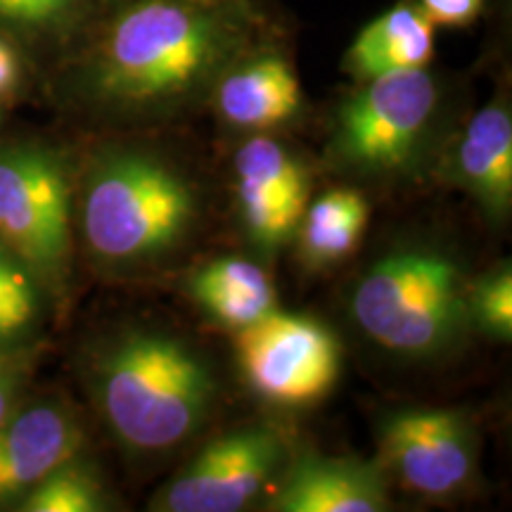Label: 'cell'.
Listing matches in <instances>:
<instances>
[{
  "instance_id": "obj_1",
  "label": "cell",
  "mask_w": 512,
  "mask_h": 512,
  "mask_svg": "<svg viewBox=\"0 0 512 512\" xmlns=\"http://www.w3.org/2000/svg\"><path fill=\"white\" fill-rule=\"evenodd\" d=\"M271 31L259 0H95L38 83L91 126H166L207 107L223 69Z\"/></svg>"
},
{
  "instance_id": "obj_2",
  "label": "cell",
  "mask_w": 512,
  "mask_h": 512,
  "mask_svg": "<svg viewBox=\"0 0 512 512\" xmlns=\"http://www.w3.org/2000/svg\"><path fill=\"white\" fill-rule=\"evenodd\" d=\"M197 223L195 183L155 150L100 147L76 166V245L102 275L133 278L162 268L188 245Z\"/></svg>"
},
{
  "instance_id": "obj_3",
  "label": "cell",
  "mask_w": 512,
  "mask_h": 512,
  "mask_svg": "<svg viewBox=\"0 0 512 512\" xmlns=\"http://www.w3.org/2000/svg\"><path fill=\"white\" fill-rule=\"evenodd\" d=\"M83 380L114 441L133 456L185 444L202 430L219 396L207 358L162 330H121L95 344Z\"/></svg>"
},
{
  "instance_id": "obj_4",
  "label": "cell",
  "mask_w": 512,
  "mask_h": 512,
  "mask_svg": "<svg viewBox=\"0 0 512 512\" xmlns=\"http://www.w3.org/2000/svg\"><path fill=\"white\" fill-rule=\"evenodd\" d=\"M470 275L446 249L411 245L387 252L358 278L349 311L387 354L427 361L463 342L470 325Z\"/></svg>"
},
{
  "instance_id": "obj_5",
  "label": "cell",
  "mask_w": 512,
  "mask_h": 512,
  "mask_svg": "<svg viewBox=\"0 0 512 512\" xmlns=\"http://www.w3.org/2000/svg\"><path fill=\"white\" fill-rule=\"evenodd\" d=\"M451 86L432 67L358 81L335 102L328 164L368 181L420 169L446 124Z\"/></svg>"
},
{
  "instance_id": "obj_6",
  "label": "cell",
  "mask_w": 512,
  "mask_h": 512,
  "mask_svg": "<svg viewBox=\"0 0 512 512\" xmlns=\"http://www.w3.org/2000/svg\"><path fill=\"white\" fill-rule=\"evenodd\" d=\"M76 162L46 140L0 145V245L22 259L62 309L74 273Z\"/></svg>"
},
{
  "instance_id": "obj_7",
  "label": "cell",
  "mask_w": 512,
  "mask_h": 512,
  "mask_svg": "<svg viewBox=\"0 0 512 512\" xmlns=\"http://www.w3.org/2000/svg\"><path fill=\"white\" fill-rule=\"evenodd\" d=\"M235 358L249 389L280 408L325 399L342 368L337 337L323 323L278 309L235 332Z\"/></svg>"
},
{
  "instance_id": "obj_8",
  "label": "cell",
  "mask_w": 512,
  "mask_h": 512,
  "mask_svg": "<svg viewBox=\"0 0 512 512\" xmlns=\"http://www.w3.org/2000/svg\"><path fill=\"white\" fill-rule=\"evenodd\" d=\"M287 463L285 441L271 427H245L209 441L147 508L155 512H238L252 505Z\"/></svg>"
},
{
  "instance_id": "obj_9",
  "label": "cell",
  "mask_w": 512,
  "mask_h": 512,
  "mask_svg": "<svg viewBox=\"0 0 512 512\" xmlns=\"http://www.w3.org/2000/svg\"><path fill=\"white\" fill-rule=\"evenodd\" d=\"M380 465L403 489L444 501L460 494L477 470L475 422L456 408H401L377 427Z\"/></svg>"
},
{
  "instance_id": "obj_10",
  "label": "cell",
  "mask_w": 512,
  "mask_h": 512,
  "mask_svg": "<svg viewBox=\"0 0 512 512\" xmlns=\"http://www.w3.org/2000/svg\"><path fill=\"white\" fill-rule=\"evenodd\" d=\"M233 192L247 242L271 259L297 233L309 204V171L271 133H252L233 155Z\"/></svg>"
},
{
  "instance_id": "obj_11",
  "label": "cell",
  "mask_w": 512,
  "mask_h": 512,
  "mask_svg": "<svg viewBox=\"0 0 512 512\" xmlns=\"http://www.w3.org/2000/svg\"><path fill=\"white\" fill-rule=\"evenodd\" d=\"M207 107L223 126L247 136L271 133L299 119L304 112L302 79L275 31L242 50L223 69Z\"/></svg>"
},
{
  "instance_id": "obj_12",
  "label": "cell",
  "mask_w": 512,
  "mask_h": 512,
  "mask_svg": "<svg viewBox=\"0 0 512 512\" xmlns=\"http://www.w3.org/2000/svg\"><path fill=\"white\" fill-rule=\"evenodd\" d=\"M83 451L86 432L67 401L27 396L0 425V510H15L38 482Z\"/></svg>"
},
{
  "instance_id": "obj_13",
  "label": "cell",
  "mask_w": 512,
  "mask_h": 512,
  "mask_svg": "<svg viewBox=\"0 0 512 512\" xmlns=\"http://www.w3.org/2000/svg\"><path fill=\"white\" fill-rule=\"evenodd\" d=\"M271 512H384L392 508L380 460L302 453L287 460L268 498Z\"/></svg>"
},
{
  "instance_id": "obj_14",
  "label": "cell",
  "mask_w": 512,
  "mask_h": 512,
  "mask_svg": "<svg viewBox=\"0 0 512 512\" xmlns=\"http://www.w3.org/2000/svg\"><path fill=\"white\" fill-rule=\"evenodd\" d=\"M444 178L486 219L505 223L512 209V107L508 83L467 119L444 159Z\"/></svg>"
},
{
  "instance_id": "obj_15",
  "label": "cell",
  "mask_w": 512,
  "mask_h": 512,
  "mask_svg": "<svg viewBox=\"0 0 512 512\" xmlns=\"http://www.w3.org/2000/svg\"><path fill=\"white\" fill-rule=\"evenodd\" d=\"M434 50L437 24L418 0H396L351 38L342 57V72L354 83L415 72L432 67Z\"/></svg>"
},
{
  "instance_id": "obj_16",
  "label": "cell",
  "mask_w": 512,
  "mask_h": 512,
  "mask_svg": "<svg viewBox=\"0 0 512 512\" xmlns=\"http://www.w3.org/2000/svg\"><path fill=\"white\" fill-rule=\"evenodd\" d=\"M188 292L204 316L233 332L278 309L271 275L259 261L242 256H219L197 268L188 280Z\"/></svg>"
},
{
  "instance_id": "obj_17",
  "label": "cell",
  "mask_w": 512,
  "mask_h": 512,
  "mask_svg": "<svg viewBox=\"0 0 512 512\" xmlns=\"http://www.w3.org/2000/svg\"><path fill=\"white\" fill-rule=\"evenodd\" d=\"M370 221V204L354 188H332L306 204L299 221V259L309 271H325L356 252Z\"/></svg>"
},
{
  "instance_id": "obj_18",
  "label": "cell",
  "mask_w": 512,
  "mask_h": 512,
  "mask_svg": "<svg viewBox=\"0 0 512 512\" xmlns=\"http://www.w3.org/2000/svg\"><path fill=\"white\" fill-rule=\"evenodd\" d=\"M95 0H0V34L19 43L38 67L67 46Z\"/></svg>"
},
{
  "instance_id": "obj_19",
  "label": "cell",
  "mask_w": 512,
  "mask_h": 512,
  "mask_svg": "<svg viewBox=\"0 0 512 512\" xmlns=\"http://www.w3.org/2000/svg\"><path fill=\"white\" fill-rule=\"evenodd\" d=\"M57 306L36 273L0 245V351L46 342Z\"/></svg>"
},
{
  "instance_id": "obj_20",
  "label": "cell",
  "mask_w": 512,
  "mask_h": 512,
  "mask_svg": "<svg viewBox=\"0 0 512 512\" xmlns=\"http://www.w3.org/2000/svg\"><path fill=\"white\" fill-rule=\"evenodd\" d=\"M110 508L107 486L83 453L50 472L15 505L17 512H105Z\"/></svg>"
},
{
  "instance_id": "obj_21",
  "label": "cell",
  "mask_w": 512,
  "mask_h": 512,
  "mask_svg": "<svg viewBox=\"0 0 512 512\" xmlns=\"http://www.w3.org/2000/svg\"><path fill=\"white\" fill-rule=\"evenodd\" d=\"M470 325L498 342L512 339V268L510 261L498 264L470 280L467 294Z\"/></svg>"
},
{
  "instance_id": "obj_22",
  "label": "cell",
  "mask_w": 512,
  "mask_h": 512,
  "mask_svg": "<svg viewBox=\"0 0 512 512\" xmlns=\"http://www.w3.org/2000/svg\"><path fill=\"white\" fill-rule=\"evenodd\" d=\"M43 349L46 342L0 351V425L27 399V389L34 380Z\"/></svg>"
},
{
  "instance_id": "obj_23",
  "label": "cell",
  "mask_w": 512,
  "mask_h": 512,
  "mask_svg": "<svg viewBox=\"0 0 512 512\" xmlns=\"http://www.w3.org/2000/svg\"><path fill=\"white\" fill-rule=\"evenodd\" d=\"M38 81V67L19 43L0 34V102L10 105Z\"/></svg>"
},
{
  "instance_id": "obj_24",
  "label": "cell",
  "mask_w": 512,
  "mask_h": 512,
  "mask_svg": "<svg viewBox=\"0 0 512 512\" xmlns=\"http://www.w3.org/2000/svg\"><path fill=\"white\" fill-rule=\"evenodd\" d=\"M434 24L444 29H467L484 15L486 0H418Z\"/></svg>"
},
{
  "instance_id": "obj_25",
  "label": "cell",
  "mask_w": 512,
  "mask_h": 512,
  "mask_svg": "<svg viewBox=\"0 0 512 512\" xmlns=\"http://www.w3.org/2000/svg\"><path fill=\"white\" fill-rule=\"evenodd\" d=\"M3 107H5V105H3V102H0V117H3Z\"/></svg>"
}]
</instances>
